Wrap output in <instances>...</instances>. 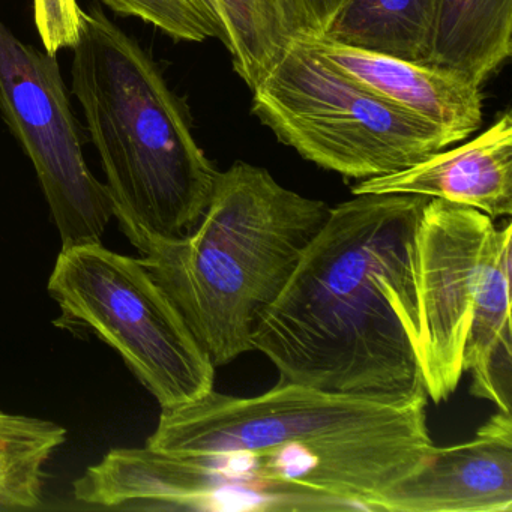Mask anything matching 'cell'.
Here are the masks:
<instances>
[{
    "mask_svg": "<svg viewBox=\"0 0 512 512\" xmlns=\"http://www.w3.org/2000/svg\"><path fill=\"white\" fill-rule=\"evenodd\" d=\"M113 13L136 17L175 41L224 43V26L215 0H100Z\"/></svg>",
    "mask_w": 512,
    "mask_h": 512,
    "instance_id": "obj_17",
    "label": "cell"
},
{
    "mask_svg": "<svg viewBox=\"0 0 512 512\" xmlns=\"http://www.w3.org/2000/svg\"><path fill=\"white\" fill-rule=\"evenodd\" d=\"M49 293L62 310L59 325L106 341L161 409L193 403L214 389V364L140 259L101 242L62 247Z\"/></svg>",
    "mask_w": 512,
    "mask_h": 512,
    "instance_id": "obj_6",
    "label": "cell"
},
{
    "mask_svg": "<svg viewBox=\"0 0 512 512\" xmlns=\"http://www.w3.org/2000/svg\"><path fill=\"white\" fill-rule=\"evenodd\" d=\"M233 70L253 89L293 40L316 37L299 0H215Z\"/></svg>",
    "mask_w": 512,
    "mask_h": 512,
    "instance_id": "obj_14",
    "label": "cell"
},
{
    "mask_svg": "<svg viewBox=\"0 0 512 512\" xmlns=\"http://www.w3.org/2000/svg\"><path fill=\"white\" fill-rule=\"evenodd\" d=\"M512 224L497 227L470 206L430 199L419 221L418 359L433 403L448 400L463 376V352L476 298Z\"/></svg>",
    "mask_w": 512,
    "mask_h": 512,
    "instance_id": "obj_8",
    "label": "cell"
},
{
    "mask_svg": "<svg viewBox=\"0 0 512 512\" xmlns=\"http://www.w3.org/2000/svg\"><path fill=\"white\" fill-rule=\"evenodd\" d=\"M301 40L367 91L439 128L452 146L481 128V86L457 71L344 46L323 37Z\"/></svg>",
    "mask_w": 512,
    "mask_h": 512,
    "instance_id": "obj_10",
    "label": "cell"
},
{
    "mask_svg": "<svg viewBox=\"0 0 512 512\" xmlns=\"http://www.w3.org/2000/svg\"><path fill=\"white\" fill-rule=\"evenodd\" d=\"M35 26L44 50L56 56L79 41L83 10L77 0H34Z\"/></svg>",
    "mask_w": 512,
    "mask_h": 512,
    "instance_id": "obj_18",
    "label": "cell"
},
{
    "mask_svg": "<svg viewBox=\"0 0 512 512\" xmlns=\"http://www.w3.org/2000/svg\"><path fill=\"white\" fill-rule=\"evenodd\" d=\"M380 511L511 512V413H494L469 442L436 446L427 463L383 494Z\"/></svg>",
    "mask_w": 512,
    "mask_h": 512,
    "instance_id": "obj_9",
    "label": "cell"
},
{
    "mask_svg": "<svg viewBox=\"0 0 512 512\" xmlns=\"http://www.w3.org/2000/svg\"><path fill=\"white\" fill-rule=\"evenodd\" d=\"M436 0H347L323 38L427 64Z\"/></svg>",
    "mask_w": 512,
    "mask_h": 512,
    "instance_id": "obj_15",
    "label": "cell"
},
{
    "mask_svg": "<svg viewBox=\"0 0 512 512\" xmlns=\"http://www.w3.org/2000/svg\"><path fill=\"white\" fill-rule=\"evenodd\" d=\"M0 113L34 166L62 247L101 242L112 202L86 163L58 59L23 43L2 19Z\"/></svg>",
    "mask_w": 512,
    "mask_h": 512,
    "instance_id": "obj_7",
    "label": "cell"
},
{
    "mask_svg": "<svg viewBox=\"0 0 512 512\" xmlns=\"http://www.w3.org/2000/svg\"><path fill=\"white\" fill-rule=\"evenodd\" d=\"M511 241L503 238L488 265L476 298L463 352V373H470V394L511 413Z\"/></svg>",
    "mask_w": 512,
    "mask_h": 512,
    "instance_id": "obj_12",
    "label": "cell"
},
{
    "mask_svg": "<svg viewBox=\"0 0 512 512\" xmlns=\"http://www.w3.org/2000/svg\"><path fill=\"white\" fill-rule=\"evenodd\" d=\"M251 92V112L278 142L346 179L400 172L452 146L439 128L367 91L301 38Z\"/></svg>",
    "mask_w": 512,
    "mask_h": 512,
    "instance_id": "obj_5",
    "label": "cell"
},
{
    "mask_svg": "<svg viewBox=\"0 0 512 512\" xmlns=\"http://www.w3.org/2000/svg\"><path fill=\"white\" fill-rule=\"evenodd\" d=\"M316 37H322L347 0H299Z\"/></svg>",
    "mask_w": 512,
    "mask_h": 512,
    "instance_id": "obj_19",
    "label": "cell"
},
{
    "mask_svg": "<svg viewBox=\"0 0 512 512\" xmlns=\"http://www.w3.org/2000/svg\"><path fill=\"white\" fill-rule=\"evenodd\" d=\"M65 439L67 430L55 422L0 412V508L41 505L44 467Z\"/></svg>",
    "mask_w": 512,
    "mask_h": 512,
    "instance_id": "obj_16",
    "label": "cell"
},
{
    "mask_svg": "<svg viewBox=\"0 0 512 512\" xmlns=\"http://www.w3.org/2000/svg\"><path fill=\"white\" fill-rule=\"evenodd\" d=\"M427 406V394L365 397L281 380L250 398L212 389L161 409L146 446L172 455L286 452L304 461L325 493L377 512L389 488L433 457Z\"/></svg>",
    "mask_w": 512,
    "mask_h": 512,
    "instance_id": "obj_2",
    "label": "cell"
},
{
    "mask_svg": "<svg viewBox=\"0 0 512 512\" xmlns=\"http://www.w3.org/2000/svg\"><path fill=\"white\" fill-rule=\"evenodd\" d=\"M511 53L512 0H436L427 64L482 88Z\"/></svg>",
    "mask_w": 512,
    "mask_h": 512,
    "instance_id": "obj_13",
    "label": "cell"
},
{
    "mask_svg": "<svg viewBox=\"0 0 512 512\" xmlns=\"http://www.w3.org/2000/svg\"><path fill=\"white\" fill-rule=\"evenodd\" d=\"M428 200L358 194L331 208L253 335L281 382L397 400L427 394L416 236Z\"/></svg>",
    "mask_w": 512,
    "mask_h": 512,
    "instance_id": "obj_1",
    "label": "cell"
},
{
    "mask_svg": "<svg viewBox=\"0 0 512 512\" xmlns=\"http://www.w3.org/2000/svg\"><path fill=\"white\" fill-rule=\"evenodd\" d=\"M329 211L323 200L283 187L263 167L235 161L218 172L193 232L178 239L125 236L217 368L254 350L260 320Z\"/></svg>",
    "mask_w": 512,
    "mask_h": 512,
    "instance_id": "obj_3",
    "label": "cell"
},
{
    "mask_svg": "<svg viewBox=\"0 0 512 512\" xmlns=\"http://www.w3.org/2000/svg\"><path fill=\"white\" fill-rule=\"evenodd\" d=\"M352 194H416L470 206L493 221L511 217V113H502L460 146L442 149L400 172L359 181Z\"/></svg>",
    "mask_w": 512,
    "mask_h": 512,
    "instance_id": "obj_11",
    "label": "cell"
},
{
    "mask_svg": "<svg viewBox=\"0 0 512 512\" xmlns=\"http://www.w3.org/2000/svg\"><path fill=\"white\" fill-rule=\"evenodd\" d=\"M71 91L122 232L178 239L205 214L218 170L197 143L157 62L101 5L83 11Z\"/></svg>",
    "mask_w": 512,
    "mask_h": 512,
    "instance_id": "obj_4",
    "label": "cell"
}]
</instances>
